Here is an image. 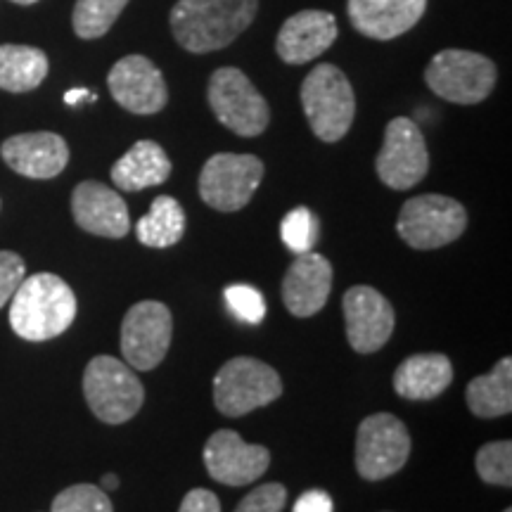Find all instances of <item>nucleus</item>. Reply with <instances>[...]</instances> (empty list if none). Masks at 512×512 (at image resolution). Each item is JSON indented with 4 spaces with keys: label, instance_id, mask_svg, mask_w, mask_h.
Instances as JSON below:
<instances>
[{
    "label": "nucleus",
    "instance_id": "nucleus-7",
    "mask_svg": "<svg viewBox=\"0 0 512 512\" xmlns=\"http://www.w3.org/2000/svg\"><path fill=\"white\" fill-rule=\"evenodd\" d=\"M467 228L463 204L446 195H418L401 207L396 230L408 247L430 252L456 242Z\"/></svg>",
    "mask_w": 512,
    "mask_h": 512
},
{
    "label": "nucleus",
    "instance_id": "nucleus-14",
    "mask_svg": "<svg viewBox=\"0 0 512 512\" xmlns=\"http://www.w3.org/2000/svg\"><path fill=\"white\" fill-rule=\"evenodd\" d=\"M112 98L131 114H157L166 107L169 91L157 64L143 55H126L107 76Z\"/></svg>",
    "mask_w": 512,
    "mask_h": 512
},
{
    "label": "nucleus",
    "instance_id": "nucleus-9",
    "mask_svg": "<svg viewBox=\"0 0 512 512\" xmlns=\"http://www.w3.org/2000/svg\"><path fill=\"white\" fill-rule=\"evenodd\" d=\"M411 456V434L389 413L368 415L356 432V470L368 482L396 475Z\"/></svg>",
    "mask_w": 512,
    "mask_h": 512
},
{
    "label": "nucleus",
    "instance_id": "nucleus-34",
    "mask_svg": "<svg viewBox=\"0 0 512 512\" xmlns=\"http://www.w3.org/2000/svg\"><path fill=\"white\" fill-rule=\"evenodd\" d=\"M335 505H332V498L325 494V491H306V494L299 496V501L294 503L292 512H332Z\"/></svg>",
    "mask_w": 512,
    "mask_h": 512
},
{
    "label": "nucleus",
    "instance_id": "nucleus-33",
    "mask_svg": "<svg viewBox=\"0 0 512 512\" xmlns=\"http://www.w3.org/2000/svg\"><path fill=\"white\" fill-rule=\"evenodd\" d=\"M178 512H221V503L216 494L209 489H192L188 496L183 498Z\"/></svg>",
    "mask_w": 512,
    "mask_h": 512
},
{
    "label": "nucleus",
    "instance_id": "nucleus-17",
    "mask_svg": "<svg viewBox=\"0 0 512 512\" xmlns=\"http://www.w3.org/2000/svg\"><path fill=\"white\" fill-rule=\"evenodd\" d=\"M332 264L318 252L297 254L283 278L285 309L297 318H311L328 304Z\"/></svg>",
    "mask_w": 512,
    "mask_h": 512
},
{
    "label": "nucleus",
    "instance_id": "nucleus-24",
    "mask_svg": "<svg viewBox=\"0 0 512 512\" xmlns=\"http://www.w3.org/2000/svg\"><path fill=\"white\" fill-rule=\"evenodd\" d=\"M48 76V57L31 46H0V91L29 93Z\"/></svg>",
    "mask_w": 512,
    "mask_h": 512
},
{
    "label": "nucleus",
    "instance_id": "nucleus-29",
    "mask_svg": "<svg viewBox=\"0 0 512 512\" xmlns=\"http://www.w3.org/2000/svg\"><path fill=\"white\" fill-rule=\"evenodd\" d=\"M280 238H283L287 249H292L294 254L311 252L318 240V221L311 214V209H292L283 219V223H280Z\"/></svg>",
    "mask_w": 512,
    "mask_h": 512
},
{
    "label": "nucleus",
    "instance_id": "nucleus-38",
    "mask_svg": "<svg viewBox=\"0 0 512 512\" xmlns=\"http://www.w3.org/2000/svg\"><path fill=\"white\" fill-rule=\"evenodd\" d=\"M503 512H512V510H510V508H508V510H503Z\"/></svg>",
    "mask_w": 512,
    "mask_h": 512
},
{
    "label": "nucleus",
    "instance_id": "nucleus-37",
    "mask_svg": "<svg viewBox=\"0 0 512 512\" xmlns=\"http://www.w3.org/2000/svg\"><path fill=\"white\" fill-rule=\"evenodd\" d=\"M12 3H17V5H34V3H38V0H12Z\"/></svg>",
    "mask_w": 512,
    "mask_h": 512
},
{
    "label": "nucleus",
    "instance_id": "nucleus-10",
    "mask_svg": "<svg viewBox=\"0 0 512 512\" xmlns=\"http://www.w3.org/2000/svg\"><path fill=\"white\" fill-rule=\"evenodd\" d=\"M264 181V162L254 155L219 152L209 157L200 174V197L216 211H240Z\"/></svg>",
    "mask_w": 512,
    "mask_h": 512
},
{
    "label": "nucleus",
    "instance_id": "nucleus-36",
    "mask_svg": "<svg viewBox=\"0 0 512 512\" xmlns=\"http://www.w3.org/2000/svg\"><path fill=\"white\" fill-rule=\"evenodd\" d=\"M117 489H119V477L117 475L102 477V491H117Z\"/></svg>",
    "mask_w": 512,
    "mask_h": 512
},
{
    "label": "nucleus",
    "instance_id": "nucleus-13",
    "mask_svg": "<svg viewBox=\"0 0 512 512\" xmlns=\"http://www.w3.org/2000/svg\"><path fill=\"white\" fill-rule=\"evenodd\" d=\"M347 342L358 354H375L394 332V309L389 299L370 285H356L342 299Z\"/></svg>",
    "mask_w": 512,
    "mask_h": 512
},
{
    "label": "nucleus",
    "instance_id": "nucleus-22",
    "mask_svg": "<svg viewBox=\"0 0 512 512\" xmlns=\"http://www.w3.org/2000/svg\"><path fill=\"white\" fill-rule=\"evenodd\" d=\"M171 159L155 140H138L117 164L112 166V181L119 190L138 192L169 181Z\"/></svg>",
    "mask_w": 512,
    "mask_h": 512
},
{
    "label": "nucleus",
    "instance_id": "nucleus-5",
    "mask_svg": "<svg viewBox=\"0 0 512 512\" xmlns=\"http://www.w3.org/2000/svg\"><path fill=\"white\" fill-rule=\"evenodd\" d=\"M283 394V380L275 368L252 356L230 358L214 377V406L228 418L264 408Z\"/></svg>",
    "mask_w": 512,
    "mask_h": 512
},
{
    "label": "nucleus",
    "instance_id": "nucleus-25",
    "mask_svg": "<svg viewBox=\"0 0 512 512\" xmlns=\"http://www.w3.org/2000/svg\"><path fill=\"white\" fill-rule=\"evenodd\" d=\"M185 233V211L174 197L159 195L143 219L138 221V242L152 249H166L181 242Z\"/></svg>",
    "mask_w": 512,
    "mask_h": 512
},
{
    "label": "nucleus",
    "instance_id": "nucleus-3",
    "mask_svg": "<svg viewBox=\"0 0 512 512\" xmlns=\"http://www.w3.org/2000/svg\"><path fill=\"white\" fill-rule=\"evenodd\" d=\"M302 107L311 131L323 143H337L354 124V88L342 69L323 62L302 83Z\"/></svg>",
    "mask_w": 512,
    "mask_h": 512
},
{
    "label": "nucleus",
    "instance_id": "nucleus-8",
    "mask_svg": "<svg viewBox=\"0 0 512 512\" xmlns=\"http://www.w3.org/2000/svg\"><path fill=\"white\" fill-rule=\"evenodd\" d=\"M207 95L214 117L238 136L254 138L268 128L271 107L240 69H216L209 79Z\"/></svg>",
    "mask_w": 512,
    "mask_h": 512
},
{
    "label": "nucleus",
    "instance_id": "nucleus-15",
    "mask_svg": "<svg viewBox=\"0 0 512 512\" xmlns=\"http://www.w3.org/2000/svg\"><path fill=\"white\" fill-rule=\"evenodd\" d=\"M204 465L219 484L245 486L264 477L271 465V451L266 446L247 444L238 432L219 430L204 444Z\"/></svg>",
    "mask_w": 512,
    "mask_h": 512
},
{
    "label": "nucleus",
    "instance_id": "nucleus-4",
    "mask_svg": "<svg viewBox=\"0 0 512 512\" xmlns=\"http://www.w3.org/2000/svg\"><path fill=\"white\" fill-rule=\"evenodd\" d=\"M83 396L95 418L107 425L128 422L143 408L145 389L136 370L114 356H95L83 373Z\"/></svg>",
    "mask_w": 512,
    "mask_h": 512
},
{
    "label": "nucleus",
    "instance_id": "nucleus-6",
    "mask_svg": "<svg viewBox=\"0 0 512 512\" xmlns=\"http://www.w3.org/2000/svg\"><path fill=\"white\" fill-rule=\"evenodd\" d=\"M496 76V64L472 50H441L425 69L432 93L456 105H477L489 98Z\"/></svg>",
    "mask_w": 512,
    "mask_h": 512
},
{
    "label": "nucleus",
    "instance_id": "nucleus-30",
    "mask_svg": "<svg viewBox=\"0 0 512 512\" xmlns=\"http://www.w3.org/2000/svg\"><path fill=\"white\" fill-rule=\"evenodd\" d=\"M230 313L247 325H259L266 316V302L256 287L249 285H230L223 292Z\"/></svg>",
    "mask_w": 512,
    "mask_h": 512
},
{
    "label": "nucleus",
    "instance_id": "nucleus-19",
    "mask_svg": "<svg viewBox=\"0 0 512 512\" xmlns=\"http://www.w3.org/2000/svg\"><path fill=\"white\" fill-rule=\"evenodd\" d=\"M337 41V19L323 10H304L285 19L275 38V50L287 64L316 60Z\"/></svg>",
    "mask_w": 512,
    "mask_h": 512
},
{
    "label": "nucleus",
    "instance_id": "nucleus-16",
    "mask_svg": "<svg viewBox=\"0 0 512 512\" xmlns=\"http://www.w3.org/2000/svg\"><path fill=\"white\" fill-rule=\"evenodd\" d=\"M72 214L76 226L100 238H126L131 230L128 207L117 190L98 181H83L72 192Z\"/></svg>",
    "mask_w": 512,
    "mask_h": 512
},
{
    "label": "nucleus",
    "instance_id": "nucleus-28",
    "mask_svg": "<svg viewBox=\"0 0 512 512\" xmlns=\"http://www.w3.org/2000/svg\"><path fill=\"white\" fill-rule=\"evenodd\" d=\"M50 512H114V508L100 486L74 484L55 496Z\"/></svg>",
    "mask_w": 512,
    "mask_h": 512
},
{
    "label": "nucleus",
    "instance_id": "nucleus-23",
    "mask_svg": "<svg viewBox=\"0 0 512 512\" xmlns=\"http://www.w3.org/2000/svg\"><path fill=\"white\" fill-rule=\"evenodd\" d=\"M465 401L477 418L508 415L512 411V358H501L489 375H479L467 384Z\"/></svg>",
    "mask_w": 512,
    "mask_h": 512
},
{
    "label": "nucleus",
    "instance_id": "nucleus-11",
    "mask_svg": "<svg viewBox=\"0 0 512 512\" xmlns=\"http://www.w3.org/2000/svg\"><path fill=\"white\" fill-rule=\"evenodd\" d=\"M174 337V316L162 302L133 304L121 320V354L128 368H157L169 354Z\"/></svg>",
    "mask_w": 512,
    "mask_h": 512
},
{
    "label": "nucleus",
    "instance_id": "nucleus-20",
    "mask_svg": "<svg viewBox=\"0 0 512 512\" xmlns=\"http://www.w3.org/2000/svg\"><path fill=\"white\" fill-rule=\"evenodd\" d=\"M427 0H349L351 27L375 41H392L420 22Z\"/></svg>",
    "mask_w": 512,
    "mask_h": 512
},
{
    "label": "nucleus",
    "instance_id": "nucleus-35",
    "mask_svg": "<svg viewBox=\"0 0 512 512\" xmlns=\"http://www.w3.org/2000/svg\"><path fill=\"white\" fill-rule=\"evenodd\" d=\"M95 100V93H91V91H86V88H74V91H67L64 93V102H67V105H76V102H81V100Z\"/></svg>",
    "mask_w": 512,
    "mask_h": 512
},
{
    "label": "nucleus",
    "instance_id": "nucleus-21",
    "mask_svg": "<svg viewBox=\"0 0 512 512\" xmlns=\"http://www.w3.org/2000/svg\"><path fill=\"white\" fill-rule=\"evenodd\" d=\"M453 366L444 354H415L396 368L394 389L401 399L432 401L451 387Z\"/></svg>",
    "mask_w": 512,
    "mask_h": 512
},
{
    "label": "nucleus",
    "instance_id": "nucleus-31",
    "mask_svg": "<svg viewBox=\"0 0 512 512\" xmlns=\"http://www.w3.org/2000/svg\"><path fill=\"white\" fill-rule=\"evenodd\" d=\"M287 503V489L283 484H261L252 494L242 498L235 512H283Z\"/></svg>",
    "mask_w": 512,
    "mask_h": 512
},
{
    "label": "nucleus",
    "instance_id": "nucleus-1",
    "mask_svg": "<svg viewBox=\"0 0 512 512\" xmlns=\"http://www.w3.org/2000/svg\"><path fill=\"white\" fill-rule=\"evenodd\" d=\"M256 10L259 0H178L171 10V31L188 53H214L254 22Z\"/></svg>",
    "mask_w": 512,
    "mask_h": 512
},
{
    "label": "nucleus",
    "instance_id": "nucleus-12",
    "mask_svg": "<svg viewBox=\"0 0 512 512\" xmlns=\"http://www.w3.org/2000/svg\"><path fill=\"white\" fill-rule=\"evenodd\" d=\"M380 181L392 190L418 185L430 171V152L420 126L408 117H396L384 128V143L375 159Z\"/></svg>",
    "mask_w": 512,
    "mask_h": 512
},
{
    "label": "nucleus",
    "instance_id": "nucleus-18",
    "mask_svg": "<svg viewBox=\"0 0 512 512\" xmlns=\"http://www.w3.org/2000/svg\"><path fill=\"white\" fill-rule=\"evenodd\" d=\"M0 155L19 176L48 181L64 171L69 162V147L57 133L36 131L8 138L0 147Z\"/></svg>",
    "mask_w": 512,
    "mask_h": 512
},
{
    "label": "nucleus",
    "instance_id": "nucleus-2",
    "mask_svg": "<svg viewBox=\"0 0 512 512\" xmlns=\"http://www.w3.org/2000/svg\"><path fill=\"white\" fill-rule=\"evenodd\" d=\"M76 318V297L60 275L36 273L22 280L10 299V325L27 342H48Z\"/></svg>",
    "mask_w": 512,
    "mask_h": 512
},
{
    "label": "nucleus",
    "instance_id": "nucleus-26",
    "mask_svg": "<svg viewBox=\"0 0 512 512\" xmlns=\"http://www.w3.org/2000/svg\"><path fill=\"white\" fill-rule=\"evenodd\" d=\"M128 0H76L72 24L79 38H100L114 27Z\"/></svg>",
    "mask_w": 512,
    "mask_h": 512
},
{
    "label": "nucleus",
    "instance_id": "nucleus-27",
    "mask_svg": "<svg viewBox=\"0 0 512 512\" xmlns=\"http://www.w3.org/2000/svg\"><path fill=\"white\" fill-rule=\"evenodd\" d=\"M477 475L486 484L512 486V444L510 441H491L477 451Z\"/></svg>",
    "mask_w": 512,
    "mask_h": 512
},
{
    "label": "nucleus",
    "instance_id": "nucleus-32",
    "mask_svg": "<svg viewBox=\"0 0 512 512\" xmlns=\"http://www.w3.org/2000/svg\"><path fill=\"white\" fill-rule=\"evenodd\" d=\"M24 278H27V266H24L22 256L15 252H0V309L10 302Z\"/></svg>",
    "mask_w": 512,
    "mask_h": 512
}]
</instances>
